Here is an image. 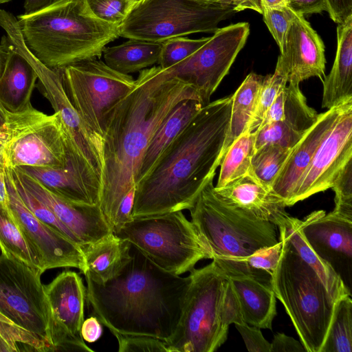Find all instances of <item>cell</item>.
I'll list each match as a JSON object with an SVG mask.
<instances>
[{
  "mask_svg": "<svg viewBox=\"0 0 352 352\" xmlns=\"http://www.w3.org/2000/svg\"><path fill=\"white\" fill-rule=\"evenodd\" d=\"M352 351V300L344 296L336 302L334 313L320 352Z\"/></svg>",
  "mask_w": 352,
  "mask_h": 352,
  "instance_id": "obj_35",
  "label": "cell"
},
{
  "mask_svg": "<svg viewBox=\"0 0 352 352\" xmlns=\"http://www.w3.org/2000/svg\"><path fill=\"white\" fill-rule=\"evenodd\" d=\"M7 138L6 124L0 128V167H6L3 157V150Z\"/></svg>",
  "mask_w": 352,
  "mask_h": 352,
  "instance_id": "obj_56",
  "label": "cell"
},
{
  "mask_svg": "<svg viewBox=\"0 0 352 352\" xmlns=\"http://www.w3.org/2000/svg\"><path fill=\"white\" fill-rule=\"evenodd\" d=\"M350 100H352L319 113L316 122L293 147L280 169L271 188L285 201L287 207L289 206L296 184L309 164L318 145Z\"/></svg>",
  "mask_w": 352,
  "mask_h": 352,
  "instance_id": "obj_22",
  "label": "cell"
},
{
  "mask_svg": "<svg viewBox=\"0 0 352 352\" xmlns=\"http://www.w3.org/2000/svg\"><path fill=\"white\" fill-rule=\"evenodd\" d=\"M50 311V338L53 351L94 352L82 338L86 288L80 275L64 271L44 285Z\"/></svg>",
  "mask_w": 352,
  "mask_h": 352,
  "instance_id": "obj_16",
  "label": "cell"
},
{
  "mask_svg": "<svg viewBox=\"0 0 352 352\" xmlns=\"http://www.w3.org/2000/svg\"><path fill=\"white\" fill-rule=\"evenodd\" d=\"M93 14L98 19L120 25L134 8L132 0H86Z\"/></svg>",
  "mask_w": 352,
  "mask_h": 352,
  "instance_id": "obj_44",
  "label": "cell"
},
{
  "mask_svg": "<svg viewBox=\"0 0 352 352\" xmlns=\"http://www.w3.org/2000/svg\"><path fill=\"white\" fill-rule=\"evenodd\" d=\"M292 148L268 144L255 150L250 172L262 184L271 188L280 169L289 157Z\"/></svg>",
  "mask_w": 352,
  "mask_h": 352,
  "instance_id": "obj_37",
  "label": "cell"
},
{
  "mask_svg": "<svg viewBox=\"0 0 352 352\" xmlns=\"http://www.w3.org/2000/svg\"><path fill=\"white\" fill-rule=\"evenodd\" d=\"M0 204L8 208L9 196L6 182V167H0Z\"/></svg>",
  "mask_w": 352,
  "mask_h": 352,
  "instance_id": "obj_55",
  "label": "cell"
},
{
  "mask_svg": "<svg viewBox=\"0 0 352 352\" xmlns=\"http://www.w3.org/2000/svg\"><path fill=\"white\" fill-rule=\"evenodd\" d=\"M300 226L309 246L351 289L352 219L316 210L300 220Z\"/></svg>",
  "mask_w": 352,
  "mask_h": 352,
  "instance_id": "obj_18",
  "label": "cell"
},
{
  "mask_svg": "<svg viewBox=\"0 0 352 352\" xmlns=\"http://www.w3.org/2000/svg\"><path fill=\"white\" fill-rule=\"evenodd\" d=\"M203 107L199 100L189 98L174 107L158 127L145 151L137 183L148 174L165 149Z\"/></svg>",
  "mask_w": 352,
  "mask_h": 352,
  "instance_id": "obj_30",
  "label": "cell"
},
{
  "mask_svg": "<svg viewBox=\"0 0 352 352\" xmlns=\"http://www.w3.org/2000/svg\"><path fill=\"white\" fill-rule=\"evenodd\" d=\"M232 95L210 102L177 135L135 186L133 218L190 210L220 165Z\"/></svg>",
  "mask_w": 352,
  "mask_h": 352,
  "instance_id": "obj_2",
  "label": "cell"
},
{
  "mask_svg": "<svg viewBox=\"0 0 352 352\" xmlns=\"http://www.w3.org/2000/svg\"><path fill=\"white\" fill-rule=\"evenodd\" d=\"M164 271L180 276L210 255L192 221L182 211L133 218L114 233Z\"/></svg>",
  "mask_w": 352,
  "mask_h": 352,
  "instance_id": "obj_9",
  "label": "cell"
},
{
  "mask_svg": "<svg viewBox=\"0 0 352 352\" xmlns=\"http://www.w3.org/2000/svg\"><path fill=\"white\" fill-rule=\"evenodd\" d=\"M260 4L263 21L281 52L295 12L288 6L283 8H272L263 3Z\"/></svg>",
  "mask_w": 352,
  "mask_h": 352,
  "instance_id": "obj_43",
  "label": "cell"
},
{
  "mask_svg": "<svg viewBox=\"0 0 352 352\" xmlns=\"http://www.w3.org/2000/svg\"><path fill=\"white\" fill-rule=\"evenodd\" d=\"M0 322L10 323V324H14L10 319H8L7 317L3 316L2 314L0 313Z\"/></svg>",
  "mask_w": 352,
  "mask_h": 352,
  "instance_id": "obj_58",
  "label": "cell"
},
{
  "mask_svg": "<svg viewBox=\"0 0 352 352\" xmlns=\"http://www.w3.org/2000/svg\"><path fill=\"white\" fill-rule=\"evenodd\" d=\"M264 76L250 73L232 94V105L228 133L221 161L232 143L245 131L254 111L256 99Z\"/></svg>",
  "mask_w": 352,
  "mask_h": 352,
  "instance_id": "obj_32",
  "label": "cell"
},
{
  "mask_svg": "<svg viewBox=\"0 0 352 352\" xmlns=\"http://www.w3.org/2000/svg\"><path fill=\"white\" fill-rule=\"evenodd\" d=\"M131 258L98 284L85 277L86 299L112 334L146 336L165 342L179 322L190 277L168 273L131 245Z\"/></svg>",
  "mask_w": 352,
  "mask_h": 352,
  "instance_id": "obj_3",
  "label": "cell"
},
{
  "mask_svg": "<svg viewBox=\"0 0 352 352\" xmlns=\"http://www.w3.org/2000/svg\"><path fill=\"white\" fill-rule=\"evenodd\" d=\"M219 3L228 5L233 8L235 12L245 10H252L262 14L259 0H215Z\"/></svg>",
  "mask_w": 352,
  "mask_h": 352,
  "instance_id": "obj_52",
  "label": "cell"
},
{
  "mask_svg": "<svg viewBox=\"0 0 352 352\" xmlns=\"http://www.w3.org/2000/svg\"><path fill=\"white\" fill-rule=\"evenodd\" d=\"M214 192L226 204L277 227L289 216L285 201L250 170L221 188L214 186Z\"/></svg>",
  "mask_w": 352,
  "mask_h": 352,
  "instance_id": "obj_23",
  "label": "cell"
},
{
  "mask_svg": "<svg viewBox=\"0 0 352 352\" xmlns=\"http://www.w3.org/2000/svg\"><path fill=\"white\" fill-rule=\"evenodd\" d=\"M250 352H271V343L263 336L259 328L247 323L235 324Z\"/></svg>",
  "mask_w": 352,
  "mask_h": 352,
  "instance_id": "obj_48",
  "label": "cell"
},
{
  "mask_svg": "<svg viewBox=\"0 0 352 352\" xmlns=\"http://www.w3.org/2000/svg\"><path fill=\"white\" fill-rule=\"evenodd\" d=\"M113 336L117 339L119 352H170L164 341L153 337L119 333Z\"/></svg>",
  "mask_w": 352,
  "mask_h": 352,
  "instance_id": "obj_45",
  "label": "cell"
},
{
  "mask_svg": "<svg viewBox=\"0 0 352 352\" xmlns=\"http://www.w3.org/2000/svg\"><path fill=\"white\" fill-rule=\"evenodd\" d=\"M58 0H25L24 14H29L43 9Z\"/></svg>",
  "mask_w": 352,
  "mask_h": 352,
  "instance_id": "obj_53",
  "label": "cell"
},
{
  "mask_svg": "<svg viewBox=\"0 0 352 352\" xmlns=\"http://www.w3.org/2000/svg\"><path fill=\"white\" fill-rule=\"evenodd\" d=\"M256 134L245 131L230 145L221 161L215 188H221L246 175L255 151Z\"/></svg>",
  "mask_w": 352,
  "mask_h": 352,
  "instance_id": "obj_33",
  "label": "cell"
},
{
  "mask_svg": "<svg viewBox=\"0 0 352 352\" xmlns=\"http://www.w3.org/2000/svg\"><path fill=\"white\" fill-rule=\"evenodd\" d=\"M221 318L223 327L228 329L231 324H241L245 323L236 294L230 280L226 284L221 307Z\"/></svg>",
  "mask_w": 352,
  "mask_h": 352,
  "instance_id": "obj_46",
  "label": "cell"
},
{
  "mask_svg": "<svg viewBox=\"0 0 352 352\" xmlns=\"http://www.w3.org/2000/svg\"><path fill=\"white\" fill-rule=\"evenodd\" d=\"M283 243L280 239L271 247L261 249L246 258L250 268L259 280L271 287V277L278 264Z\"/></svg>",
  "mask_w": 352,
  "mask_h": 352,
  "instance_id": "obj_41",
  "label": "cell"
},
{
  "mask_svg": "<svg viewBox=\"0 0 352 352\" xmlns=\"http://www.w3.org/2000/svg\"><path fill=\"white\" fill-rule=\"evenodd\" d=\"M8 168V167H7ZM16 181L43 202L80 241L81 248L112 232L99 205L75 204L51 192L41 183L17 168H9Z\"/></svg>",
  "mask_w": 352,
  "mask_h": 352,
  "instance_id": "obj_20",
  "label": "cell"
},
{
  "mask_svg": "<svg viewBox=\"0 0 352 352\" xmlns=\"http://www.w3.org/2000/svg\"><path fill=\"white\" fill-rule=\"evenodd\" d=\"M10 56V45L8 37L3 36L0 43V78L7 66Z\"/></svg>",
  "mask_w": 352,
  "mask_h": 352,
  "instance_id": "obj_54",
  "label": "cell"
},
{
  "mask_svg": "<svg viewBox=\"0 0 352 352\" xmlns=\"http://www.w3.org/2000/svg\"><path fill=\"white\" fill-rule=\"evenodd\" d=\"M58 70L66 94L102 162L107 114L133 88L135 80L130 74L111 69L100 58L83 60Z\"/></svg>",
  "mask_w": 352,
  "mask_h": 352,
  "instance_id": "obj_10",
  "label": "cell"
},
{
  "mask_svg": "<svg viewBox=\"0 0 352 352\" xmlns=\"http://www.w3.org/2000/svg\"><path fill=\"white\" fill-rule=\"evenodd\" d=\"M43 273L14 258L0 255V313L14 324L50 338V311L41 280Z\"/></svg>",
  "mask_w": 352,
  "mask_h": 352,
  "instance_id": "obj_12",
  "label": "cell"
},
{
  "mask_svg": "<svg viewBox=\"0 0 352 352\" xmlns=\"http://www.w3.org/2000/svg\"><path fill=\"white\" fill-rule=\"evenodd\" d=\"M249 34L247 22L219 28L195 52L165 69L191 85L204 107L229 72Z\"/></svg>",
  "mask_w": 352,
  "mask_h": 352,
  "instance_id": "obj_13",
  "label": "cell"
},
{
  "mask_svg": "<svg viewBox=\"0 0 352 352\" xmlns=\"http://www.w3.org/2000/svg\"><path fill=\"white\" fill-rule=\"evenodd\" d=\"M331 188L335 192V208L332 212L352 219V159L338 173Z\"/></svg>",
  "mask_w": 352,
  "mask_h": 352,
  "instance_id": "obj_42",
  "label": "cell"
},
{
  "mask_svg": "<svg viewBox=\"0 0 352 352\" xmlns=\"http://www.w3.org/2000/svg\"><path fill=\"white\" fill-rule=\"evenodd\" d=\"M235 13L232 7L215 0H144L119 25V35L162 43L195 33H214Z\"/></svg>",
  "mask_w": 352,
  "mask_h": 352,
  "instance_id": "obj_7",
  "label": "cell"
},
{
  "mask_svg": "<svg viewBox=\"0 0 352 352\" xmlns=\"http://www.w3.org/2000/svg\"><path fill=\"white\" fill-rule=\"evenodd\" d=\"M41 183L62 199L82 205H99L100 178L78 151L67 135V164L52 168L34 166L16 168Z\"/></svg>",
  "mask_w": 352,
  "mask_h": 352,
  "instance_id": "obj_19",
  "label": "cell"
},
{
  "mask_svg": "<svg viewBox=\"0 0 352 352\" xmlns=\"http://www.w3.org/2000/svg\"><path fill=\"white\" fill-rule=\"evenodd\" d=\"M285 87L280 91L268 109L258 131L265 126L282 120L284 111Z\"/></svg>",
  "mask_w": 352,
  "mask_h": 352,
  "instance_id": "obj_51",
  "label": "cell"
},
{
  "mask_svg": "<svg viewBox=\"0 0 352 352\" xmlns=\"http://www.w3.org/2000/svg\"><path fill=\"white\" fill-rule=\"evenodd\" d=\"M287 82V69L278 58L274 72L263 77L254 111L248 126V132L254 134L258 132L268 109Z\"/></svg>",
  "mask_w": 352,
  "mask_h": 352,
  "instance_id": "obj_36",
  "label": "cell"
},
{
  "mask_svg": "<svg viewBox=\"0 0 352 352\" xmlns=\"http://www.w3.org/2000/svg\"><path fill=\"white\" fill-rule=\"evenodd\" d=\"M9 45L8 62L0 78V103L8 113H16L32 106L30 99L38 76L10 41Z\"/></svg>",
  "mask_w": 352,
  "mask_h": 352,
  "instance_id": "obj_27",
  "label": "cell"
},
{
  "mask_svg": "<svg viewBox=\"0 0 352 352\" xmlns=\"http://www.w3.org/2000/svg\"><path fill=\"white\" fill-rule=\"evenodd\" d=\"M0 249L6 256L14 257L44 272L41 262L30 249L9 208L1 204Z\"/></svg>",
  "mask_w": 352,
  "mask_h": 352,
  "instance_id": "obj_34",
  "label": "cell"
},
{
  "mask_svg": "<svg viewBox=\"0 0 352 352\" xmlns=\"http://www.w3.org/2000/svg\"><path fill=\"white\" fill-rule=\"evenodd\" d=\"M322 81L323 108L329 109L352 100V15L337 26L335 60Z\"/></svg>",
  "mask_w": 352,
  "mask_h": 352,
  "instance_id": "obj_25",
  "label": "cell"
},
{
  "mask_svg": "<svg viewBox=\"0 0 352 352\" xmlns=\"http://www.w3.org/2000/svg\"><path fill=\"white\" fill-rule=\"evenodd\" d=\"M80 333L84 341L91 343L94 342L102 336V323L97 317L91 316L84 320Z\"/></svg>",
  "mask_w": 352,
  "mask_h": 352,
  "instance_id": "obj_50",
  "label": "cell"
},
{
  "mask_svg": "<svg viewBox=\"0 0 352 352\" xmlns=\"http://www.w3.org/2000/svg\"><path fill=\"white\" fill-rule=\"evenodd\" d=\"M12 179L23 202L37 219L81 247L77 237L58 219L47 206L28 191L19 182L14 179L13 177Z\"/></svg>",
  "mask_w": 352,
  "mask_h": 352,
  "instance_id": "obj_40",
  "label": "cell"
},
{
  "mask_svg": "<svg viewBox=\"0 0 352 352\" xmlns=\"http://www.w3.org/2000/svg\"><path fill=\"white\" fill-rule=\"evenodd\" d=\"M6 124V119L0 113V128L3 127Z\"/></svg>",
  "mask_w": 352,
  "mask_h": 352,
  "instance_id": "obj_59",
  "label": "cell"
},
{
  "mask_svg": "<svg viewBox=\"0 0 352 352\" xmlns=\"http://www.w3.org/2000/svg\"><path fill=\"white\" fill-rule=\"evenodd\" d=\"M238 297L245 323L272 329L276 315V298L272 287L250 276L229 277Z\"/></svg>",
  "mask_w": 352,
  "mask_h": 352,
  "instance_id": "obj_28",
  "label": "cell"
},
{
  "mask_svg": "<svg viewBox=\"0 0 352 352\" xmlns=\"http://www.w3.org/2000/svg\"><path fill=\"white\" fill-rule=\"evenodd\" d=\"M162 43L129 39L118 45L106 47L104 62L111 69L130 74L158 63Z\"/></svg>",
  "mask_w": 352,
  "mask_h": 352,
  "instance_id": "obj_31",
  "label": "cell"
},
{
  "mask_svg": "<svg viewBox=\"0 0 352 352\" xmlns=\"http://www.w3.org/2000/svg\"><path fill=\"white\" fill-rule=\"evenodd\" d=\"M271 343V352H306L300 342L283 333L274 336Z\"/></svg>",
  "mask_w": 352,
  "mask_h": 352,
  "instance_id": "obj_49",
  "label": "cell"
},
{
  "mask_svg": "<svg viewBox=\"0 0 352 352\" xmlns=\"http://www.w3.org/2000/svg\"><path fill=\"white\" fill-rule=\"evenodd\" d=\"M260 3H263L272 8H283L287 6V0H259Z\"/></svg>",
  "mask_w": 352,
  "mask_h": 352,
  "instance_id": "obj_57",
  "label": "cell"
},
{
  "mask_svg": "<svg viewBox=\"0 0 352 352\" xmlns=\"http://www.w3.org/2000/svg\"><path fill=\"white\" fill-rule=\"evenodd\" d=\"M283 245L271 287L283 304L306 352H320L336 300L316 272L278 236Z\"/></svg>",
  "mask_w": 352,
  "mask_h": 352,
  "instance_id": "obj_6",
  "label": "cell"
},
{
  "mask_svg": "<svg viewBox=\"0 0 352 352\" xmlns=\"http://www.w3.org/2000/svg\"><path fill=\"white\" fill-rule=\"evenodd\" d=\"M189 98L200 101L191 85L153 66L139 72L133 88L107 113L99 207L112 232L122 200L136 186L151 138L174 107Z\"/></svg>",
  "mask_w": 352,
  "mask_h": 352,
  "instance_id": "obj_1",
  "label": "cell"
},
{
  "mask_svg": "<svg viewBox=\"0 0 352 352\" xmlns=\"http://www.w3.org/2000/svg\"><path fill=\"white\" fill-rule=\"evenodd\" d=\"M0 113L2 114L3 117L7 118L9 113H8L2 107L1 104L0 103Z\"/></svg>",
  "mask_w": 352,
  "mask_h": 352,
  "instance_id": "obj_60",
  "label": "cell"
},
{
  "mask_svg": "<svg viewBox=\"0 0 352 352\" xmlns=\"http://www.w3.org/2000/svg\"><path fill=\"white\" fill-rule=\"evenodd\" d=\"M131 243L113 232L81 248L85 277L103 284L118 274L131 258Z\"/></svg>",
  "mask_w": 352,
  "mask_h": 352,
  "instance_id": "obj_26",
  "label": "cell"
},
{
  "mask_svg": "<svg viewBox=\"0 0 352 352\" xmlns=\"http://www.w3.org/2000/svg\"><path fill=\"white\" fill-rule=\"evenodd\" d=\"M278 229V236L316 272L336 302L344 296H351V289L337 272L309 246L302 232L300 219L289 215Z\"/></svg>",
  "mask_w": 352,
  "mask_h": 352,
  "instance_id": "obj_29",
  "label": "cell"
},
{
  "mask_svg": "<svg viewBox=\"0 0 352 352\" xmlns=\"http://www.w3.org/2000/svg\"><path fill=\"white\" fill-rule=\"evenodd\" d=\"M189 210L210 259L226 275L250 276L260 281L246 258L276 244L278 227L222 201L214 192L213 179L204 187Z\"/></svg>",
  "mask_w": 352,
  "mask_h": 352,
  "instance_id": "obj_5",
  "label": "cell"
},
{
  "mask_svg": "<svg viewBox=\"0 0 352 352\" xmlns=\"http://www.w3.org/2000/svg\"><path fill=\"white\" fill-rule=\"evenodd\" d=\"M209 38L210 36L197 39L178 36L162 42L158 65L162 69L171 67L195 52Z\"/></svg>",
  "mask_w": 352,
  "mask_h": 352,
  "instance_id": "obj_39",
  "label": "cell"
},
{
  "mask_svg": "<svg viewBox=\"0 0 352 352\" xmlns=\"http://www.w3.org/2000/svg\"><path fill=\"white\" fill-rule=\"evenodd\" d=\"M352 159V100L324 136L292 194L289 206L331 188L343 166Z\"/></svg>",
  "mask_w": 352,
  "mask_h": 352,
  "instance_id": "obj_17",
  "label": "cell"
},
{
  "mask_svg": "<svg viewBox=\"0 0 352 352\" xmlns=\"http://www.w3.org/2000/svg\"><path fill=\"white\" fill-rule=\"evenodd\" d=\"M133 2L134 3L135 6L140 2H142V1L144 0H132Z\"/></svg>",
  "mask_w": 352,
  "mask_h": 352,
  "instance_id": "obj_62",
  "label": "cell"
},
{
  "mask_svg": "<svg viewBox=\"0 0 352 352\" xmlns=\"http://www.w3.org/2000/svg\"><path fill=\"white\" fill-rule=\"evenodd\" d=\"M7 138L3 150L6 167L57 168L67 164V133L59 115L34 108L6 118Z\"/></svg>",
  "mask_w": 352,
  "mask_h": 352,
  "instance_id": "obj_11",
  "label": "cell"
},
{
  "mask_svg": "<svg viewBox=\"0 0 352 352\" xmlns=\"http://www.w3.org/2000/svg\"><path fill=\"white\" fill-rule=\"evenodd\" d=\"M51 351L42 338L16 324L0 322V352Z\"/></svg>",
  "mask_w": 352,
  "mask_h": 352,
  "instance_id": "obj_38",
  "label": "cell"
},
{
  "mask_svg": "<svg viewBox=\"0 0 352 352\" xmlns=\"http://www.w3.org/2000/svg\"><path fill=\"white\" fill-rule=\"evenodd\" d=\"M16 18L27 47L54 69L100 58L106 45L120 36L119 25L96 17L86 0H58Z\"/></svg>",
  "mask_w": 352,
  "mask_h": 352,
  "instance_id": "obj_4",
  "label": "cell"
},
{
  "mask_svg": "<svg viewBox=\"0 0 352 352\" xmlns=\"http://www.w3.org/2000/svg\"><path fill=\"white\" fill-rule=\"evenodd\" d=\"M11 1H12V0H0V4L8 3V2Z\"/></svg>",
  "mask_w": 352,
  "mask_h": 352,
  "instance_id": "obj_61",
  "label": "cell"
},
{
  "mask_svg": "<svg viewBox=\"0 0 352 352\" xmlns=\"http://www.w3.org/2000/svg\"><path fill=\"white\" fill-rule=\"evenodd\" d=\"M190 277L179 322L166 343L170 352H214L228 337L221 307L228 276L212 261Z\"/></svg>",
  "mask_w": 352,
  "mask_h": 352,
  "instance_id": "obj_8",
  "label": "cell"
},
{
  "mask_svg": "<svg viewBox=\"0 0 352 352\" xmlns=\"http://www.w3.org/2000/svg\"><path fill=\"white\" fill-rule=\"evenodd\" d=\"M342 0H287L288 7L299 14L320 13L326 11L333 21Z\"/></svg>",
  "mask_w": 352,
  "mask_h": 352,
  "instance_id": "obj_47",
  "label": "cell"
},
{
  "mask_svg": "<svg viewBox=\"0 0 352 352\" xmlns=\"http://www.w3.org/2000/svg\"><path fill=\"white\" fill-rule=\"evenodd\" d=\"M8 208L44 272L58 267H75L84 274L85 256L81 247L37 219L21 199L10 170L6 167Z\"/></svg>",
  "mask_w": 352,
  "mask_h": 352,
  "instance_id": "obj_15",
  "label": "cell"
},
{
  "mask_svg": "<svg viewBox=\"0 0 352 352\" xmlns=\"http://www.w3.org/2000/svg\"><path fill=\"white\" fill-rule=\"evenodd\" d=\"M318 115L308 105L300 84L287 82L285 87L283 117L256 133L255 150L268 144L294 147L316 122Z\"/></svg>",
  "mask_w": 352,
  "mask_h": 352,
  "instance_id": "obj_24",
  "label": "cell"
},
{
  "mask_svg": "<svg viewBox=\"0 0 352 352\" xmlns=\"http://www.w3.org/2000/svg\"><path fill=\"white\" fill-rule=\"evenodd\" d=\"M325 47L304 15L294 13L278 59L288 73V82L300 84L311 77L322 80L325 72Z\"/></svg>",
  "mask_w": 352,
  "mask_h": 352,
  "instance_id": "obj_21",
  "label": "cell"
},
{
  "mask_svg": "<svg viewBox=\"0 0 352 352\" xmlns=\"http://www.w3.org/2000/svg\"><path fill=\"white\" fill-rule=\"evenodd\" d=\"M9 41L35 70L43 93L57 113L72 142L89 166L101 178L102 160L96 144L65 90L60 72L41 63L25 43L19 23L10 21L3 28ZM101 183V182H100Z\"/></svg>",
  "mask_w": 352,
  "mask_h": 352,
  "instance_id": "obj_14",
  "label": "cell"
}]
</instances>
